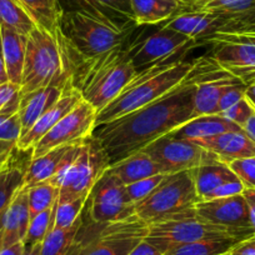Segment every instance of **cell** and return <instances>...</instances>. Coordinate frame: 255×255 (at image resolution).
I'll return each mask as SVG.
<instances>
[{
    "mask_svg": "<svg viewBox=\"0 0 255 255\" xmlns=\"http://www.w3.org/2000/svg\"><path fill=\"white\" fill-rule=\"evenodd\" d=\"M197 82L190 70L180 84L159 99L95 128L93 135L102 141L110 165L146 148L190 120Z\"/></svg>",
    "mask_w": 255,
    "mask_h": 255,
    "instance_id": "1",
    "label": "cell"
},
{
    "mask_svg": "<svg viewBox=\"0 0 255 255\" xmlns=\"http://www.w3.org/2000/svg\"><path fill=\"white\" fill-rule=\"evenodd\" d=\"M128 41L97 58L73 65V85L98 113L109 105L136 74L128 53Z\"/></svg>",
    "mask_w": 255,
    "mask_h": 255,
    "instance_id": "2",
    "label": "cell"
},
{
    "mask_svg": "<svg viewBox=\"0 0 255 255\" xmlns=\"http://www.w3.org/2000/svg\"><path fill=\"white\" fill-rule=\"evenodd\" d=\"M128 24L99 18L83 9L64 11L59 38L67 50L70 69L79 61L97 58L115 46L123 45L131 36Z\"/></svg>",
    "mask_w": 255,
    "mask_h": 255,
    "instance_id": "3",
    "label": "cell"
},
{
    "mask_svg": "<svg viewBox=\"0 0 255 255\" xmlns=\"http://www.w3.org/2000/svg\"><path fill=\"white\" fill-rule=\"evenodd\" d=\"M194 61H166L138 72L120 94L97 115L95 128L109 123L159 99L180 84L193 69Z\"/></svg>",
    "mask_w": 255,
    "mask_h": 255,
    "instance_id": "4",
    "label": "cell"
},
{
    "mask_svg": "<svg viewBox=\"0 0 255 255\" xmlns=\"http://www.w3.org/2000/svg\"><path fill=\"white\" fill-rule=\"evenodd\" d=\"M72 77L68 54L60 38L36 26L28 35L20 95Z\"/></svg>",
    "mask_w": 255,
    "mask_h": 255,
    "instance_id": "5",
    "label": "cell"
},
{
    "mask_svg": "<svg viewBox=\"0 0 255 255\" xmlns=\"http://www.w3.org/2000/svg\"><path fill=\"white\" fill-rule=\"evenodd\" d=\"M199 202L191 169L166 174L148 197L135 204V214L149 227L194 209Z\"/></svg>",
    "mask_w": 255,
    "mask_h": 255,
    "instance_id": "6",
    "label": "cell"
},
{
    "mask_svg": "<svg viewBox=\"0 0 255 255\" xmlns=\"http://www.w3.org/2000/svg\"><path fill=\"white\" fill-rule=\"evenodd\" d=\"M249 237L252 235L207 222L197 214L194 208L173 219L149 225L145 239L165 254L171 248L199 240L230 238L242 242Z\"/></svg>",
    "mask_w": 255,
    "mask_h": 255,
    "instance_id": "7",
    "label": "cell"
},
{
    "mask_svg": "<svg viewBox=\"0 0 255 255\" xmlns=\"http://www.w3.org/2000/svg\"><path fill=\"white\" fill-rule=\"evenodd\" d=\"M197 45L199 44L193 39L159 24L154 30H143L133 39L130 36L127 49L138 73L158 64L180 60Z\"/></svg>",
    "mask_w": 255,
    "mask_h": 255,
    "instance_id": "8",
    "label": "cell"
},
{
    "mask_svg": "<svg viewBox=\"0 0 255 255\" xmlns=\"http://www.w3.org/2000/svg\"><path fill=\"white\" fill-rule=\"evenodd\" d=\"M84 222L87 235L78 255H128L149 233L148 225L136 215L104 224L90 222L84 217Z\"/></svg>",
    "mask_w": 255,
    "mask_h": 255,
    "instance_id": "9",
    "label": "cell"
},
{
    "mask_svg": "<svg viewBox=\"0 0 255 255\" xmlns=\"http://www.w3.org/2000/svg\"><path fill=\"white\" fill-rule=\"evenodd\" d=\"M110 168V159L102 141L95 135L88 136L74 163L59 184L58 203L88 198L90 190Z\"/></svg>",
    "mask_w": 255,
    "mask_h": 255,
    "instance_id": "10",
    "label": "cell"
},
{
    "mask_svg": "<svg viewBox=\"0 0 255 255\" xmlns=\"http://www.w3.org/2000/svg\"><path fill=\"white\" fill-rule=\"evenodd\" d=\"M83 215L90 222L104 224L127 220L136 214L127 186L108 169L90 190Z\"/></svg>",
    "mask_w": 255,
    "mask_h": 255,
    "instance_id": "11",
    "label": "cell"
},
{
    "mask_svg": "<svg viewBox=\"0 0 255 255\" xmlns=\"http://www.w3.org/2000/svg\"><path fill=\"white\" fill-rule=\"evenodd\" d=\"M203 44L210 45L208 55L223 69L245 84L255 79V31L218 33L205 39Z\"/></svg>",
    "mask_w": 255,
    "mask_h": 255,
    "instance_id": "12",
    "label": "cell"
},
{
    "mask_svg": "<svg viewBox=\"0 0 255 255\" xmlns=\"http://www.w3.org/2000/svg\"><path fill=\"white\" fill-rule=\"evenodd\" d=\"M98 110L84 99L33 146L31 158H36L64 144L83 140L93 134L97 123Z\"/></svg>",
    "mask_w": 255,
    "mask_h": 255,
    "instance_id": "13",
    "label": "cell"
},
{
    "mask_svg": "<svg viewBox=\"0 0 255 255\" xmlns=\"http://www.w3.org/2000/svg\"><path fill=\"white\" fill-rule=\"evenodd\" d=\"M144 150L160 166L163 174H175L199 166L210 153L194 141L164 135Z\"/></svg>",
    "mask_w": 255,
    "mask_h": 255,
    "instance_id": "14",
    "label": "cell"
},
{
    "mask_svg": "<svg viewBox=\"0 0 255 255\" xmlns=\"http://www.w3.org/2000/svg\"><path fill=\"white\" fill-rule=\"evenodd\" d=\"M195 210L197 214L207 222L245 234L254 235L250 227L247 203L242 194L202 200L197 204Z\"/></svg>",
    "mask_w": 255,
    "mask_h": 255,
    "instance_id": "15",
    "label": "cell"
},
{
    "mask_svg": "<svg viewBox=\"0 0 255 255\" xmlns=\"http://www.w3.org/2000/svg\"><path fill=\"white\" fill-rule=\"evenodd\" d=\"M83 100L82 94L79 90L73 85V82L68 85L67 89L64 90L63 95L60 99L51 105L38 120L35 124L26 131L25 134L19 138L18 143H16V148L19 151H31L33 146L50 130L51 128L56 125V123L61 119L63 117L72 112L78 104Z\"/></svg>",
    "mask_w": 255,
    "mask_h": 255,
    "instance_id": "16",
    "label": "cell"
},
{
    "mask_svg": "<svg viewBox=\"0 0 255 255\" xmlns=\"http://www.w3.org/2000/svg\"><path fill=\"white\" fill-rule=\"evenodd\" d=\"M194 143L214 154L225 164L237 159L255 156V141H253L243 129L225 131L210 138L198 139Z\"/></svg>",
    "mask_w": 255,
    "mask_h": 255,
    "instance_id": "17",
    "label": "cell"
},
{
    "mask_svg": "<svg viewBox=\"0 0 255 255\" xmlns=\"http://www.w3.org/2000/svg\"><path fill=\"white\" fill-rule=\"evenodd\" d=\"M30 220L28 189L24 186L0 219V248H8L23 243Z\"/></svg>",
    "mask_w": 255,
    "mask_h": 255,
    "instance_id": "18",
    "label": "cell"
},
{
    "mask_svg": "<svg viewBox=\"0 0 255 255\" xmlns=\"http://www.w3.org/2000/svg\"><path fill=\"white\" fill-rule=\"evenodd\" d=\"M70 82H72V77L64 78V79L58 80V82L53 83V84L48 85V87L34 90V92L28 93V94L21 97L20 109H19L21 127H23V133H21V135L25 134L35 124L36 120L51 105H54L60 99L64 90L67 89Z\"/></svg>",
    "mask_w": 255,
    "mask_h": 255,
    "instance_id": "19",
    "label": "cell"
},
{
    "mask_svg": "<svg viewBox=\"0 0 255 255\" xmlns=\"http://www.w3.org/2000/svg\"><path fill=\"white\" fill-rule=\"evenodd\" d=\"M239 129L242 128L225 119L220 114L202 115V117L188 120L180 128L169 133V135L183 139V140L194 141L198 139L210 138V136L218 135V134L225 133V131L239 130Z\"/></svg>",
    "mask_w": 255,
    "mask_h": 255,
    "instance_id": "20",
    "label": "cell"
},
{
    "mask_svg": "<svg viewBox=\"0 0 255 255\" xmlns=\"http://www.w3.org/2000/svg\"><path fill=\"white\" fill-rule=\"evenodd\" d=\"M136 26L159 25L189 6L179 0H130Z\"/></svg>",
    "mask_w": 255,
    "mask_h": 255,
    "instance_id": "21",
    "label": "cell"
},
{
    "mask_svg": "<svg viewBox=\"0 0 255 255\" xmlns=\"http://www.w3.org/2000/svg\"><path fill=\"white\" fill-rule=\"evenodd\" d=\"M193 176L200 200H208L218 186L237 179L228 164L220 161L212 153L199 166L193 169Z\"/></svg>",
    "mask_w": 255,
    "mask_h": 255,
    "instance_id": "22",
    "label": "cell"
},
{
    "mask_svg": "<svg viewBox=\"0 0 255 255\" xmlns=\"http://www.w3.org/2000/svg\"><path fill=\"white\" fill-rule=\"evenodd\" d=\"M109 170L122 180L125 186L149 176L163 174L160 166L144 149L128 155L127 158L110 165Z\"/></svg>",
    "mask_w": 255,
    "mask_h": 255,
    "instance_id": "23",
    "label": "cell"
},
{
    "mask_svg": "<svg viewBox=\"0 0 255 255\" xmlns=\"http://www.w3.org/2000/svg\"><path fill=\"white\" fill-rule=\"evenodd\" d=\"M0 34H1L4 63H5L9 82L20 85L28 35H23L5 26H0Z\"/></svg>",
    "mask_w": 255,
    "mask_h": 255,
    "instance_id": "24",
    "label": "cell"
},
{
    "mask_svg": "<svg viewBox=\"0 0 255 255\" xmlns=\"http://www.w3.org/2000/svg\"><path fill=\"white\" fill-rule=\"evenodd\" d=\"M72 144L73 143L64 144V145L46 151L43 155L36 156V158H31L30 154V159L28 161L25 175H24V186L29 188L40 181L53 178L58 173L59 166Z\"/></svg>",
    "mask_w": 255,
    "mask_h": 255,
    "instance_id": "25",
    "label": "cell"
},
{
    "mask_svg": "<svg viewBox=\"0 0 255 255\" xmlns=\"http://www.w3.org/2000/svg\"><path fill=\"white\" fill-rule=\"evenodd\" d=\"M36 25L53 35L60 31L63 8L59 0H19Z\"/></svg>",
    "mask_w": 255,
    "mask_h": 255,
    "instance_id": "26",
    "label": "cell"
},
{
    "mask_svg": "<svg viewBox=\"0 0 255 255\" xmlns=\"http://www.w3.org/2000/svg\"><path fill=\"white\" fill-rule=\"evenodd\" d=\"M26 165L28 163L23 165L16 163L13 158L3 170H0V219L15 195L24 188Z\"/></svg>",
    "mask_w": 255,
    "mask_h": 255,
    "instance_id": "27",
    "label": "cell"
},
{
    "mask_svg": "<svg viewBox=\"0 0 255 255\" xmlns=\"http://www.w3.org/2000/svg\"><path fill=\"white\" fill-rule=\"evenodd\" d=\"M0 26L29 35L38 25L19 0H0Z\"/></svg>",
    "mask_w": 255,
    "mask_h": 255,
    "instance_id": "28",
    "label": "cell"
},
{
    "mask_svg": "<svg viewBox=\"0 0 255 255\" xmlns=\"http://www.w3.org/2000/svg\"><path fill=\"white\" fill-rule=\"evenodd\" d=\"M240 240L230 238L204 239L171 248L164 255H223L229 253Z\"/></svg>",
    "mask_w": 255,
    "mask_h": 255,
    "instance_id": "29",
    "label": "cell"
},
{
    "mask_svg": "<svg viewBox=\"0 0 255 255\" xmlns=\"http://www.w3.org/2000/svg\"><path fill=\"white\" fill-rule=\"evenodd\" d=\"M83 224V213L79 219L67 229H51L41 243L40 255H65L78 230Z\"/></svg>",
    "mask_w": 255,
    "mask_h": 255,
    "instance_id": "30",
    "label": "cell"
},
{
    "mask_svg": "<svg viewBox=\"0 0 255 255\" xmlns=\"http://www.w3.org/2000/svg\"><path fill=\"white\" fill-rule=\"evenodd\" d=\"M28 189V204L30 217H35L39 213L50 209L59 197V188L50 180H44Z\"/></svg>",
    "mask_w": 255,
    "mask_h": 255,
    "instance_id": "31",
    "label": "cell"
},
{
    "mask_svg": "<svg viewBox=\"0 0 255 255\" xmlns=\"http://www.w3.org/2000/svg\"><path fill=\"white\" fill-rule=\"evenodd\" d=\"M56 205H58V200H56L55 204L50 209L45 210L43 213H39L38 215L31 218L25 239L23 242L24 249H29V248L34 247L36 244H41L44 242L48 233L53 229Z\"/></svg>",
    "mask_w": 255,
    "mask_h": 255,
    "instance_id": "32",
    "label": "cell"
},
{
    "mask_svg": "<svg viewBox=\"0 0 255 255\" xmlns=\"http://www.w3.org/2000/svg\"><path fill=\"white\" fill-rule=\"evenodd\" d=\"M90 1L95 15L109 18L114 21L117 20L113 18V15H117L125 19L128 23H134L130 0H90Z\"/></svg>",
    "mask_w": 255,
    "mask_h": 255,
    "instance_id": "33",
    "label": "cell"
},
{
    "mask_svg": "<svg viewBox=\"0 0 255 255\" xmlns=\"http://www.w3.org/2000/svg\"><path fill=\"white\" fill-rule=\"evenodd\" d=\"M85 202H87V198H79V199L69 200V202L65 203H58L53 229L54 228L55 229H67V228L72 227L82 215Z\"/></svg>",
    "mask_w": 255,
    "mask_h": 255,
    "instance_id": "34",
    "label": "cell"
},
{
    "mask_svg": "<svg viewBox=\"0 0 255 255\" xmlns=\"http://www.w3.org/2000/svg\"><path fill=\"white\" fill-rule=\"evenodd\" d=\"M20 100V85L11 82L0 84V114L19 113Z\"/></svg>",
    "mask_w": 255,
    "mask_h": 255,
    "instance_id": "35",
    "label": "cell"
},
{
    "mask_svg": "<svg viewBox=\"0 0 255 255\" xmlns=\"http://www.w3.org/2000/svg\"><path fill=\"white\" fill-rule=\"evenodd\" d=\"M166 174H158V175L149 176V178L141 179V180L135 181V183L127 185L128 195L133 202V204H138L139 202L148 197L151 191L160 184V181L165 178Z\"/></svg>",
    "mask_w": 255,
    "mask_h": 255,
    "instance_id": "36",
    "label": "cell"
},
{
    "mask_svg": "<svg viewBox=\"0 0 255 255\" xmlns=\"http://www.w3.org/2000/svg\"><path fill=\"white\" fill-rule=\"evenodd\" d=\"M23 133L19 113L15 114H0V140L18 143Z\"/></svg>",
    "mask_w": 255,
    "mask_h": 255,
    "instance_id": "37",
    "label": "cell"
},
{
    "mask_svg": "<svg viewBox=\"0 0 255 255\" xmlns=\"http://www.w3.org/2000/svg\"><path fill=\"white\" fill-rule=\"evenodd\" d=\"M244 188H255V156L237 159L228 164Z\"/></svg>",
    "mask_w": 255,
    "mask_h": 255,
    "instance_id": "38",
    "label": "cell"
},
{
    "mask_svg": "<svg viewBox=\"0 0 255 255\" xmlns=\"http://www.w3.org/2000/svg\"><path fill=\"white\" fill-rule=\"evenodd\" d=\"M254 113L255 109L253 108V105L250 104L249 100L244 97L243 99H240L239 102L235 103L234 105H232V107L228 108L227 110L220 113V115L224 117L225 119L229 120V122L237 124L238 127H240L243 129L245 123L250 119V117H252Z\"/></svg>",
    "mask_w": 255,
    "mask_h": 255,
    "instance_id": "39",
    "label": "cell"
},
{
    "mask_svg": "<svg viewBox=\"0 0 255 255\" xmlns=\"http://www.w3.org/2000/svg\"><path fill=\"white\" fill-rule=\"evenodd\" d=\"M245 90H247V84L245 83H240V84H237L234 87L229 88L228 90H225L224 94L220 98L219 104H218V114H220L224 110H227L228 108L234 105L235 103L239 102L240 99H243L245 97Z\"/></svg>",
    "mask_w": 255,
    "mask_h": 255,
    "instance_id": "40",
    "label": "cell"
},
{
    "mask_svg": "<svg viewBox=\"0 0 255 255\" xmlns=\"http://www.w3.org/2000/svg\"><path fill=\"white\" fill-rule=\"evenodd\" d=\"M16 150V143L0 140V170H3L10 163Z\"/></svg>",
    "mask_w": 255,
    "mask_h": 255,
    "instance_id": "41",
    "label": "cell"
},
{
    "mask_svg": "<svg viewBox=\"0 0 255 255\" xmlns=\"http://www.w3.org/2000/svg\"><path fill=\"white\" fill-rule=\"evenodd\" d=\"M229 253L232 255H255V234L237 243Z\"/></svg>",
    "mask_w": 255,
    "mask_h": 255,
    "instance_id": "42",
    "label": "cell"
},
{
    "mask_svg": "<svg viewBox=\"0 0 255 255\" xmlns=\"http://www.w3.org/2000/svg\"><path fill=\"white\" fill-rule=\"evenodd\" d=\"M242 195L244 197L245 203H247L250 227H252L253 233L255 234V188H245L243 190Z\"/></svg>",
    "mask_w": 255,
    "mask_h": 255,
    "instance_id": "43",
    "label": "cell"
},
{
    "mask_svg": "<svg viewBox=\"0 0 255 255\" xmlns=\"http://www.w3.org/2000/svg\"><path fill=\"white\" fill-rule=\"evenodd\" d=\"M128 255H164V253L159 248H156L155 245L151 244L150 242L143 239L129 252Z\"/></svg>",
    "mask_w": 255,
    "mask_h": 255,
    "instance_id": "44",
    "label": "cell"
},
{
    "mask_svg": "<svg viewBox=\"0 0 255 255\" xmlns=\"http://www.w3.org/2000/svg\"><path fill=\"white\" fill-rule=\"evenodd\" d=\"M24 244L18 243L15 245H11L8 248H0V255H23Z\"/></svg>",
    "mask_w": 255,
    "mask_h": 255,
    "instance_id": "45",
    "label": "cell"
},
{
    "mask_svg": "<svg viewBox=\"0 0 255 255\" xmlns=\"http://www.w3.org/2000/svg\"><path fill=\"white\" fill-rule=\"evenodd\" d=\"M9 82L8 73H6L5 63H4L3 56V46H1V34H0V84Z\"/></svg>",
    "mask_w": 255,
    "mask_h": 255,
    "instance_id": "46",
    "label": "cell"
},
{
    "mask_svg": "<svg viewBox=\"0 0 255 255\" xmlns=\"http://www.w3.org/2000/svg\"><path fill=\"white\" fill-rule=\"evenodd\" d=\"M243 130L248 134V136H249L253 141H255V113L250 117V119L245 123V125L243 127Z\"/></svg>",
    "mask_w": 255,
    "mask_h": 255,
    "instance_id": "47",
    "label": "cell"
},
{
    "mask_svg": "<svg viewBox=\"0 0 255 255\" xmlns=\"http://www.w3.org/2000/svg\"><path fill=\"white\" fill-rule=\"evenodd\" d=\"M245 98L249 100L250 104L253 105V108L255 109V79H253L252 82L247 84V90H245Z\"/></svg>",
    "mask_w": 255,
    "mask_h": 255,
    "instance_id": "48",
    "label": "cell"
},
{
    "mask_svg": "<svg viewBox=\"0 0 255 255\" xmlns=\"http://www.w3.org/2000/svg\"><path fill=\"white\" fill-rule=\"evenodd\" d=\"M41 252V244H36L34 247L29 248V249H24L23 255H40Z\"/></svg>",
    "mask_w": 255,
    "mask_h": 255,
    "instance_id": "49",
    "label": "cell"
},
{
    "mask_svg": "<svg viewBox=\"0 0 255 255\" xmlns=\"http://www.w3.org/2000/svg\"><path fill=\"white\" fill-rule=\"evenodd\" d=\"M179 1H181V3H184L185 5H188L190 8V6H193L195 3L200 1V0H179Z\"/></svg>",
    "mask_w": 255,
    "mask_h": 255,
    "instance_id": "50",
    "label": "cell"
},
{
    "mask_svg": "<svg viewBox=\"0 0 255 255\" xmlns=\"http://www.w3.org/2000/svg\"><path fill=\"white\" fill-rule=\"evenodd\" d=\"M223 255H232V254H230V253H225V254H223Z\"/></svg>",
    "mask_w": 255,
    "mask_h": 255,
    "instance_id": "51",
    "label": "cell"
}]
</instances>
